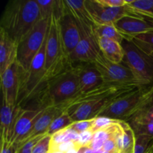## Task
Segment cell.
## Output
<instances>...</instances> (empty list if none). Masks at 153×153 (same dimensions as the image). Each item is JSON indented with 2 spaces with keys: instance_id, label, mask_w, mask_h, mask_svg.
Masks as SVG:
<instances>
[{
  "instance_id": "1",
  "label": "cell",
  "mask_w": 153,
  "mask_h": 153,
  "mask_svg": "<svg viewBox=\"0 0 153 153\" xmlns=\"http://www.w3.org/2000/svg\"><path fill=\"white\" fill-rule=\"evenodd\" d=\"M79 90V69L73 64L44 82L33 100L37 102V109H45L67 102L78 95Z\"/></svg>"
},
{
  "instance_id": "2",
  "label": "cell",
  "mask_w": 153,
  "mask_h": 153,
  "mask_svg": "<svg viewBox=\"0 0 153 153\" xmlns=\"http://www.w3.org/2000/svg\"><path fill=\"white\" fill-rule=\"evenodd\" d=\"M40 19V9L36 0H13L4 8L0 28L19 44Z\"/></svg>"
},
{
  "instance_id": "3",
  "label": "cell",
  "mask_w": 153,
  "mask_h": 153,
  "mask_svg": "<svg viewBox=\"0 0 153 153\" xmlns=\"http://www.w3.org/2000/svg\"><path fill=\"white\" fill-rule=\"evenodd\" d=\"M152 92L153 85H149L124 93L108 105L99 117H108L128 122L149 101Z\"/></svg>"
},
{
  "instance_id": "4",
  "label": "cell",
  "mask_w": 153,
  "mask_h": 153,
  "mask_svg": "<svg viewBox=\"0 0 153 153\" xmlns=\"http://www.w3.org/2000/svg\"><path fill=\"white\" fill-rule=\"evenodd\" d=\"M121 45L124 50L123 64L143 86L153 85V56L139 49L131 40L124 39Z\"/></svg>"
},
{
  "instance_id": "5",
  "label": "cell",
  "mask_w": 153,
  "mask_h": 153,
  "mask_svg": "<svg viewBox=\"0 0 153 153\" xmlns=\"http://www.w3.org/2000/svg\"><path fill=\"white\" fill-rule=\"evenodd\" d=\"M50 19H41L18 44L16 61L28 72L31 61L41 48L49 29Z\"/></svg>"
},
{
  "instance_id": "6",
  "label": "cell",
  "mask_w": 153,
  "mask_h": 153,
  "mask_svg": "<svg viewBox=\"0 0 153 153\" xmlns=\"http://www.w3.org/2000/svg\"><path fill=\"white\" fill-rule=\"evenodd\" d=\"M92 64L100 72L105 85L117 87L143 86L125 64L111 62L103 56L102 52Z\"/></svg>"
},
{
  "instance_id": "7",
  "label": "cell",
  "mask_w": 153,
  "mask_h": 153,
  "mask_svg": "<svg viewBox=\"0 0 153 153\" xmlns=\"http://www.w3.org/2000/svg\"><path fill=\"white\" fill-rule=\"evenodd\" d=\"M26 73L17 61H15L1 75V86L3 97L11 106L19 105L22 90L26 79Z\"/></svg>"
},
{
  "instance_id": "8",
  "label": "cell",
  "mask_w": 153,
  "mask_h": 153,
  "mask_svg": "<svg viewBox=\"0 0 153 153\" xmlns=\"http://www.w3.org/2000/svg\"><path fill=\"white\" fill-rule=\"evenodd\" d=\"M80 31L79 43L70 55L73 64L79 63H93L101 53L98 42L93 32V28L77 23Z\"/></svg>"
},
{
  "instance_id": "9",
  "label": "cell",
  "mask_w": 153,
  "mask_h": 153,
  "mask_svg": "<svg viewBox=\"0 0 153 153\" xmlns=\"http://www.w3.org/2000/svg\"><path fill=\"white\" fill-rule=\"evenodd\" d=\"M85 4L95 24L98 25H114L123 16H136L127 5L117 7H105L99 4L97 0H85Z\"/></svg>"
},
{
  "instance_id": "10",
  "label": "cell",
  "mask_w": 153,
  "mask_h": 153,
  "mask_svg": "<svg viewBox=\"0 0 153 153\" xmlns=\"http://www.w3.org/2000/svg\"><path fill=\"white\" fill-rule=\"evenodd\" d=\"M58 23L64 54L70 58V54L80 40L79 28L74 18L66 11L65 8L64 14L58 19Z\"/></svg>"
},
{
  "instance_id": "11",
  "label": "cell",
  "mask_w": 153,
  "mask_h": 153,
  "mask_svg": "<svg viewBox=\"0 0 153 153\" xmlns=\"http://www.w3.org/2000/svg\"><path fill=\"white\" fill-rule=\"evenodd\" d=\"M43 109L22 108L15 125L11 143L19 144L28 139Z\"/></svg>"
},
{
  "instance_id": "12",
  "label": "cell",
  "mask_w": 153,
  "mask_h": 153,
  "mask_svg": "<svg viewBox=\"0 0 153 153\" xmlns=\"http://www.w3.org/2000/svg\"><path fill=\"white\" fill-rule=\"evenodd\" d=\"M114 26L123 35L124 39L130 40L137 34L153 31V20L146 18L126 16L114 24Z\"/></svg>"
},
{
  "instance_id": "13",
  "label": "cell",
  "mask_w": 153,
  "mask_h": 153,
  "mask_svg": "<svg viewBox=\"0 0 153 153\" xmlns=\"http://www.w3.org/2000/svg\"><path fill=\"white\" fill-rule=\"evenodd\" d=\"M76 65L79 75L78 95L92 91L104 84L101 74L92 63H79Z\"/></svg>"
},
{
  "instance_id": "14",
  "label": "cell",
  "mask_w": 153,
  "mask_h": 153,
  "mask_svg": "<svg viewBox=\"0 0 153 153\" xmlns=\"http://www.w3.org/2000/svg\"><path fill=\"white\" fill-rule=\"evenodd\" d=\"M22 108L20 105L11 106L2 100L1 109V140L10 142L13 135L15 125Z\"/></svg>"
},
{
  "instance_id": "15",
  "label": "cell",
  "mask_w": 153,
  "mask_h": 153,
  "mask_svg": "<svg viewBox=\"0 0 153 153\" xmlns=\"http://www.w3.org/2000/svg\"><path fill=\"white\" fill-rule=\"evenodd\" d=\"M17 48L18 43L0 28V74L16 60Z\"/></svg>"
},
{
  "instance_id": "16",
  "label": "cell",
  "mask_w": 153,
  "mask_h": 153,
  "mask_svg": "<svg viewBox=\"0 0 153 153\" xmlns=\"http://www.w3.org/2000/svg\"><path fill=\"white\" fill-rule=\"evenodd\" d=\"M65 10L70 13L77 23L92 28L95 25L92 16L88 12L84 1L63 0Z\"/></svg>"
},
{
  "instance_id": "17",
  "label": "cell",
  "mask_w": 153,
  "mask_h": 153,
  "mask_svg": "<svg viewBox=\"0 0 153 153\" xmlns=\"http://www.w3.org/2000/svg\"><path fill=\"white\" fill-rule=\"evenodd\" d=\"M63 112L64 111L58 106H53V107L46 108L43 109L40 117L38 118L34 128L31 130L28 139L47 134V131L51 123L53 122L55 118L60 116Z\"/></svg>"
},
{
  "instance_id": "18",
  "label": "cell",
  "mask_w": 153,
  "mask_h": 153,
  "mask_svg": "<svg viewBox=\"0 0 153 153\" xmlns=\"http://www.w3.org/2000/svg\"><path fill=\"white\" fill-rule=\"evenodd\" d=\"M103 56L109 61L121 64L124 58V50L120 43L106 38L97 39Z\"/></svg>"
},
{
  "instance_id": "19",
  "label": "cell",
  "mask_w": 153,
  "mask_h": 153,
  "mask_svg": "<svg viewBox=\"0 0 153 153\" xmlns=\"http://www.w3.org/2000/svg\"><path fill=\"white\" fill-rule=\"evenodd\" d=\"M135 139V134L128 123L120 120V130L116 137L119 152L133 153Z\"/></svg>"
},
{
  "instance_id": "20",
  "label": "cell",
  "mask_w": 153,
  "mask_h": 153,
  "mask_svg": "<svg viewBox=\"0 0 153 153\" xmlns=\"http://www.w3.org/2000/svg\"><path fill=\"white\" fill-rule=\"evenodd\" d=\"M126 4L136 16L153 20V0H126Z\"/></svg>"
},
{
  "instance_id": "21",
  "label": "cell",
  "mask_w": 153,
  "mask_h": 153,
  "mask_svg": "<svg viewBox=\"0 0 153 153\" xmlns=\"http://www.w3.org/2000/svg\"><path fill=\"white\" fill-rule=\"evenodd\" d=\"M93 32L97 39L106 38L122 43L124 37L114 25H98L95 24L93 27Z\"/></svg>"
},
{
  "instance_id": "22",
  "label": "cell",
  "mask_w": 153,
  "mask_h": 153,
  "mask_svg": "<svg viewBox=\"0 0 153 153\" xmlns=\"http://www.w3.org/2000/svg\"><path fill=\"white\" fill-rule=\"evenodd\" d=\"M79 134L70 127L65 129L61 130L51 135L50 151L58 145L68 141L76 142L79 139Z\"/></svg>"
},
{
  "instance_id": "23",
  "label": "cell",
  "mask_w": 153,
  "mask_h": 153,
  "mask_svg": "<svg viewBox=\"0 0 153 153\" xmlns=\"http://www.w3.org/2000/svg\"><path fill=\"white\" fill-rule=\"evenodd\" d=\"M130 40L142 51L153 56V31L137 34Z\"/></svg>"
},
{
  "instance_id": "24",
  "label": "cell",
  "mask_w": 153,
  "mask_h": 153,
  "mask_svg": "<svg viewBox=\"0 0 153 153\" xmlns=\"http://www.w3.org/2000/svg\"><path fill=\"white\" fill-rule=\"evenodd\" d=\"M149 123L153 122V92L149 101L138 111L137 114L128 123Z\"/></svg>"
},
{
  "instance_id": "25",
  "label": "cell",
  "mask_w": 153,
  "mask_h": 153,
  "mask_svg": "<svg viewBox=\"0 0 153 153\" xmlns=\"http://www.w3.org/2000/svg\"><path fill=\"white\" fill-rule=\"evenodd\" d=\"M73 123V120L71 119L67 111L63 112L60 116L55 118L53 122L51 123L50 126L47 131V134L49 135H52L53 134L61 131V130L68 128Z\"/></svg>"
},
{
  "instance_id": "26",
  "label": "cell",
  "mask_w": 153,
  "mask_h": 153,
  "mask_svg": "<svg viewBox=\"0 0 153 153\" xmlns=\"http://www.w3.org/2000/svg\"><path fill=\"white\" fill-rule=\"evenodd\" d=\"M135 136V144L133 153H150L153 137L146 134H138Z\"/></svg>"
},
{
  "instance_id": "27",
  "label": "cell",
  "mask_w": 153,
  "mask_h": 153,
  "mask_svg": "<svg viewBox=\"0 0 153 153\" xmlns=\"http://www.w3.org/2000/svg\"><path fill=\"white\" fill-rule=\"evenodd\" d=\"M40 9L41 19H49L55 11L56 0H36Z\"/></svg>"
},
{
  "instance_id": "28",
  "label": "cell",
  "mask_w": 153,
  "mask_h": 153,
  "mask_svg": "<svg viewBox=\"0 0 153 153\" xmlns=\"http://www.w3.org/2000/svg\"><path fill=\"white\" fill-rule=\"evenodd\" d=\"M128 123V122H127ZM132 128L135 135L146 134L153 137V122L149 123H128Z\"/></svg>"
},
{
  "instance_id": "29",
  "label": "cell",
  "mask_w": 153,
  "mask_h": 153,
  "mask_svg": "<svg viewBox=\"0 0 153 153\" xmlns=\"http://www.w3.org/2000/svg\"><path fill=\"white\" fill-rule=\"evenodd\" d=\"M120 121V120L112 119V118L108 117H97L94 118V124H93V126L91 130H92L94 132H96L98 130L103 129V128H108L114 124L118 123Z\"/></svg>"
},
{
  "instance_id": "30",
  "label": "cell",
  "mask_w": 153,
  "mask_h": 153,
  "mask_svg": "<svg viewBox=\"0 0 153 153\" xmlns=\"http://www.w3.org/2000/svg\"><path fill=\"white\" fill-rule=\"evenodd\" d=\"M50 144L51 135L46 134L34 146L32 153H49L50 152Z\"/></svg>"
},
{
  "instance_id": "31",
  "label": "cell",
  "mask_w": 153,
  "mask_h": 153,
  "mask_svg": "<svg viewBox=\"0 0 153 153\" xmlns=\"http://www.w3.org/2000/svg\"><path fill=\"white\" fill-rule=\"evenodd\" d=\"M94 122V119L87 120H82V121H77V122H73L70 127L73 130L76 131V132L81 134V133L86 131L88 130H91L93 126V124Z\"/></svg>"
},
{
  "instance_id": "32",
  "label": "cell",
  "mask_w": 153,
  "mask_h": 153,
  "mask_svg": "<svg viewBox=\"0 0 153 153\" xmlns=\"http://www.w3.org/2000/svg\"><path fill=\"white\" fill-rule=\"evenodd\" d=\"M94 134V132L92 130H88V131H84V132L79 134V139L76 142V146L79 149L80 147H84V146L88 147L91 143V142L93 141Z\"/></svg>"
},
{
  "instance_id": "33",
  "label": "cell",
  "mask_w": 153,
  "mask_h": 153,
  "mask_svg": "<svg viewBox=\"0 0 153 153\" xmlns=\"http://www.w3.org/2000/svg\"><path fill=\"white\" fill-rule=\"evenodd\" d=\"M99 4L109 7H124L126 5V0H97Z\"/></svg>"
},
{
  "instance_id": "34",
  "label": "cell",
  "mask_w": 153,
  "mask_h": 153,
  "mask_svg": "<svg viewBox=\"0 0 153 153\" xmlns=\"http://www.w3.org/2000/svg\"><path fill=\"white\" fill-rule=\"evenodd\" d=\"M116 137H112V138H110L108 140H106L104 143V145H103L102 150L105 151V152H120L117 147Z\"/></svg>"
},
{
  "instance_id": "35",
  "label": "cell",
  "mask_w": 153,
  "mask_h": 153,
  "mask_svg": "<svg viewBox=\"0 0 153 153\" xmlns=\"http://www.w3.org/2000/svg\"><path fill=\"white\" fill-rule=\"evenodd\" d=\"M18 145L16 143L1 140V153H16Z\"/></svg>"
},
{
  "instance_id": "36",
  "label": "cell",
  "mask_w": 153,
  "mask_h": 153,
  "mask_svg": "<svg viewBox=\"0 0 153 153\" xmlns=\"http://www.w3.org/2000/svg\"><path fill=\"white\" fill-rule=\"evenodd\" d=\"M74 148H79L76 146V142L73 141H68V142H65V143H63L61 144L58 145L56 147L54 148L53 149L50 151V152H52V151H60V152H63V153H67V152H69L71 149H74Z\"/></svg>"
},
{
  "instance_id": "37",
  "label": "cell",
  "mask_w": 153,
  "mask_h": 153,
  "mask_svg": "<svg viewBox=\"0 0 153 153\" xmlns=\"http://www.w3.org/2000/svg\"><path fill=\"white\" fill-rule=\"evenodd\" d=\"M87 148L88 147H85V146H84V147H80L79 149H78L77 152L76 153H85V151H86Z\"/></svg>"
},
{
  "instance_id": "38",
  "label": "cell",
  "mask_w": 153,
  "mask_h": 153,
  "mask_svg": "<svg viewBox=\"0 0 153 153\" xmlns=\"http://www.w3.org/2000/svg\"><path fill=\"white\" fill-rule=\"evenodd\" d=\"M85 153H96V152L94 150H93V149H91V148L88 147V148H87L86 151H85Z\"/></svg>"
},
{
  "instance_id": "39",
  "label": "cell",
  "mask_w": 153,
  "mask_h": 153,
  "mask_svg": "<svg viewBox=\"0 0 153 153\" xmlns=\"http://www.w3.org/2000/svg\"><path fill=\"white\" fill-rule=\"evenodd\" d=\"M49 153H63V152H60V151H52V152H50Z\"/></svg>"
},
{
  "instance_id": "40",
  "label": "cell",
  "mask_w": 153,
  "mask_h": 153,
  "mask_svg": "<svg viewBox=\"0 0 153 153\" xmlns=\"http://www.w3.org/2000/svg\"><path fill=\"white\" fill-rule=\"evenodd\" d=\"M150 153H153V143H152V147H151Z\"/></svg>"
},
{
  "instance_id": "41",
  "label": "cell",
  "mask_w": 153,
  "mask_h": 153,
  "mask_svg": "<svg viewBox=\"0 0 153 153\" xmlns=\"http://www.w3.org/2000/svg\"><path fill=\"white\" fill-rule=\"evenodd\" d=\"M102 153H120V152H105V151H103Z\"/></svg>"
},
{
  "instance_id": "42",
  "label": "cell",
  "mask_w": 153,
  "mask_h": 153,
  "mask_svg": "<svg viewBox=\"0 0 153 153\" xmlns=\"http://www.w3.org/2000/svg\"><path fill=\"white\" fill-rule=\"evenodd\" d=\"M120 153H131V152H120Z\"/></svg>"
}]
</instances>
